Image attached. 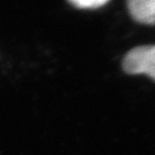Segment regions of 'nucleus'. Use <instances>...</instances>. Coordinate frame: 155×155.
I'll list each match as a JSON object with an SVG mask.
<instances>
[{
  "mask_svg": "<svg viewBox=\"0 0 155 155\" xmlns=\"http://www.w3.org/2000/svg\"><path fill=\"white\" fill-rule=\"evenodd\" d=\"M123 69L129 74H147L155 81V45L130 50L123 59Z\"/></svg>",
  "mask_w": 155,
  "mask_h": 155,
  "instance_id": "f257e3e1",
  "label": "nucleus"
},
{
  "mask_svg": "<svg viewBox=\"0 0 155 155\" xmlns=\"http://www.w3.org/2000/svg\"><path fill=\"white\" fill-rule=\"evenodd\" d=\"M127 8L137 22L155 24V0H127Z\"/></svg>",
  "mask_w": 155,
  "mask_h": 155,
  "instance_id": "f03ea898",
  "label": "nucleus"
},
{
  "mask_svg": "<svg viewBox=\"0 0 155 155\" xmlns=\"http://www.w3.org/2000/svg\"><path fill=\"white\" fill-rule=\"evenodd\" d=\"M72 5L80 9H95L102 7L109 0H68Z\"/></svg>",
  "mask_w": 155,
  "mask_h": 155,
  "instance_id": "7ed1b4c3",
  "label": "nucleus"
}]
</instances>
